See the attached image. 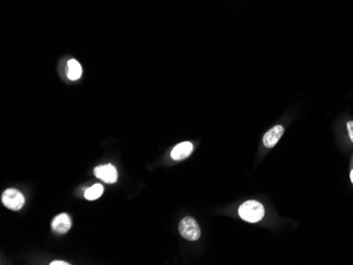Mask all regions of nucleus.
I'll use <instances>...</instances> for the list:
<instances>
[{
	"instance_id": "9b49d317",
	"label": "nucleus",
	"mask_w": 353,
	"mask_h": 265,
	"mask_svg": "<svg viewBox=\"0 0 353 265\" xmlns=\"http://www.w3.org/2000/svg\"><path fill=\"white\" fill-rule=\"evenodd\" d=\"M51 265H69V263L64 262V261H53L50 263Z\"/></svg>"
},
{
	"instance_id": "9d476101",
	"label": "nucleus",
	"mask_w": 353,
	"mask_h": 265,
	"mask_svg": "<svg viewBox=\"0 0 353 265\" xmlns=\"http://www.w3.org/2000/svg\"><path fill=\"white\" fill-rule=\"evenodd\" d=\"M347 129L349 133V137L351 139V142L353 143V120H350L347 123Z\"/></svg>"
},
{
	"instance_id": "1a4fd4ad",
	"label": "nucleus",
	"mask_w": 353,
	"mask_h": 265,
	"mask_svg": "<svg viewBox=\"0 0 353 265\" xmlns=\"http://www.w3.org/2000/svg\"><path fill=\"white\" fill-rule=\"evenodd\" d=\"M103 191H104V187L101 184H95L85 191V198L90 201L96 200L102 196Z\"/></svg>"
},
{
	"instance_id": "f257e3e1",
	"label": "nucleus",
	"mask_w": 353,
	"mask_h": 265,
	"mask_svg": "<svg viewBox=\"0 0 353 265\" xmlns=\"http://www.w3.org/2000/svg\"><path fill=\"white\" fill-rule=\"evenodd\" d=\"M238 214L242 220L250 223H256L264 217V207L261 203L250 200L240 205Z\"/></svg>"
},
{
	"instance_id": "423d86ee",
	"label": "nucleus",
	"mask_w": 353,
	"mask_h": 265,
	"mask_svg": "<svg viewBox=\"0 0 353 265\" xmlns=\"http://www.w3.org/2000/svg\"><path fill=\"white\" fill-rule=\"evenodd\" d=\"M51 226L55 233L64 235L67 234L69 232V229L71 228V220H70L68 215L61 214L53 219Z\"/></svg>"
},
{
	"instance_id": "0eeeda50",
	"label": "nucleus",
	"mask_w": 353,
	"mask_h": 265,
	"mask_svg": "<svg viewBox=\"0 0 353 265\" xmlns=\"http://www.w3.org/2000/svg\"><path fill=\"white\" fill-rule=\"evenodd\" d=\"M193 150V145L190 142H183L175 145L171 150V158L174 161H181L188 157Z\"/></svg>"
},
{
	"instance_id": "6e6552de",
	"label": "nucleus",
	"mask_w": 353,
	"mask_h": 265,
	"mask_svg": "<svg viewBox=\"0 0 353 265\" xmlns=\"http://www.w3.org/2000/svg\"><path fill=\"white\" fill-rule=\"evenodd\" d=\"M68 77L71 80H76L82 76L83 69L80 63L75 59H70L68 62Z\"/></svg>"
},
{
	"instance_id": "f03ea898",
	"label": "nucleus",
	"mask_w": 353,
	"mask_h": 265,
	"mask_svg": "<svg viewBox=\"0 0 353 265\" xmlns=\"http://www.w3.org/2000/svg\"><path fill=\"white\" fill-rule=\"evenodd\" d=\"M179 232L182 238L188 241H197L201 236L199 224L195 219L190 217H186L181 220L179 224Z\"/></svg>"
},
{
	"instance_id": "7ed1b4c3",
	"label": "nucleus",
	"mask_w": 353,
	"mask_h": 265,
	"mask_svg": "<svg viewBox=\"0 0 353 265\" xmlns=\"http://www.w3.org/2000/svg\"><path fill=\"white\" fill-rule=\"evenodd\" d=\"M3 204L11 209V210H21L24 207L25 204V197L24 194L14 188H9L7 189L2 197Z\"/></svg>"
},
{
	"instance_id": "f8f14e48",
	"label": "nucleus",
	"mask_w": 353,
	"mask_h": 265,
	"mask_svg": "<svg viewBox=\"0 0 353 265\" xmlns=\"http://www.w3.org/2000/svg\"><path fill=\"white\" fill-rule=\"evenodd\" d=\"M350 179H351V182L353 183V169H352L351 172H350Z\"/></svg>"
},
{
	"instance_id": "39448f33",
	"label": "nucleus",
	"mask_w": 353,
	"mask_h": 265,
	"mask_svg": "<svg viewBox=\"0 0 353 265\" xmlns=\"http://www.w3.org/2000/svg\"><path fill=\"white\" fill-rule=\"evenodd\" d=\"M284 133H285V128L282 126L277 125V126L273 127L272 129H270L266 134L263 135V138H262L263 145L266 146L267 148H273L275 145H277L280 137L282 136V134Z\"/></svg>"
},
{
	"instance_id": "20e7f679",
	"label": "nucleus",
	"mask_w": 353,
	"mask_h": 265,
	"mask_svg": "<svg viewBox=\"0 0 353 265\" xmlns=\"http://www.w3.org/2000/svg\"><path fill=\"white\" fill-rule=\"evenodd\" d=\"M94 174L97 179H101L105 183L113 184L117 181L116 168L111 164L95 167L94 168Z\"/></svg>"
}]
</instances>
